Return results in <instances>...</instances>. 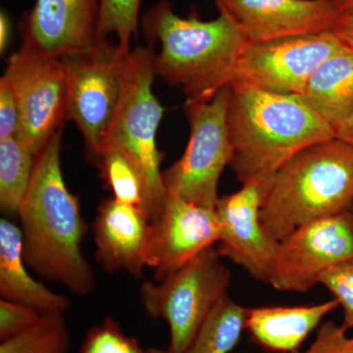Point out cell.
<instances>
[{
    "mask_svg": "<svg viewBox=\"0 0 353 353\" xmlns=\"http://www.w3.org/2000/svg\"><path fill=\"white\" fill-rule=\"evenodd\" d=\"M62 129L36 157L31 183L18 216L26 264L41 277L79 296L95 288L92 267L83 256L87 225L78 199L70 192L60 162Z\"/></svg>",
    "mask_w": 353,
    "mask_h": 353,
    "instance_id": "obj_1",
    "label": "cell"
},
{
    "mask_svg": "<svg viewBox=\"0 0 353 353\" xmlns=\"http://www.w3.org/2000/svg\"><path fill=\"white\" fill-rule=\"evenodd\" d=\"M228 126L231 167L241 185L273 181L309 146L336 138L334 129L301 95L276 94L230 83Z\"/></svg>",
    "mask_w": 353,
    "mask_h": 353,
    "instance_id": "obj_2",
    "label": "cell"
},
{
    "mask_svg": "<svg viewBox=\"0 0 353 353\" xmlns=\"http://www.w3.org/2000/svg\"><path fill=\"white\" fill-rule=\"evenodd\" d=\"M143 28L152 50L155 75L181 88L189 101H208L229 85L241 54L250 43L240 26L225 11L212 21L196 11L182 18L162 0L143 15Z\"/></svg>",
    "mask_w": 353,
    "mask_h": 353,
    "instance_id": "obj_3",
    "label": "cell"
},
{
    "mask_svg": "<svg viewBox=\"0 0 353 353\" xmlns=\"http://www.w3.org/2000/svg\"><path fill=\"white\" fill-rule=\"evenodd\" d=\"M353 205V145L334 138L309 146L278 171L261 221L276 241L311 221L340 214Z\"/></svg>",
    "mask_w": 353,
    "mask_h": 353,
    "instance_id": "obj_4",
    "label": "cell"
},
{
    "mask_svg": "<svg viewBox=\"0 0 353 353\" xmlns=\"http://www.w3.org/2000/svg\"><path fill=\"white\" fill-rule=\"evenodd\" d=\"M155 76L152 48H132L126 58L119 106L103 146L118 148L139 171L145 187L143 210L152 222L168 196L160 170L163 154L157 145L164 108L153 92Z\"/></svg>",
    "mask_w": 353,
    "mask_h": 353,
    "instance_id": "obj_5",
    "label": "cell"
},
{
    "mask_svg": "<svg viewBox=\"0 0 353 353\" xmlns=\"http://www.w3.org/2000/svg\"><path fill=\"white\" fill-rule=\"evenodd\" d=\"M212 248L161 282H145L141 299L146 313L168 325L171 353H183L217 304L227 296L231 272Z\"/></svg>",
    "mask_w": 353,
    "mask_h": 353,
    "instance_id": "obj_6",
    "label": "cell"
},
{
    "mask_svg": "<svg viewBox=\"0 0 353 353\" xmlns=\"http://www.w3.org/2000/svg\"><path fill=\"white\" fill-rule=\"evenodd\" d=\"M129 53L108 38L61 58L67 82V119L82 132L90 160L101 154L122 95Z\"/></svg>",
    "mask_w": 353,
    "mask_h": 353,
    "instance_id": "obj_7",
    "label": "cell"
},
{
    "mask_svg": "<svg viewBox=\"0 0 353 353\" xmlns=\"http://www.w3.org/2000/svg\"><path fill=\"white\" fill-rule=\"evenodd\" d=\"M229 102L230 85L210 101L187 99L183 110L190 123L189 143L183 157L162 172L167 194L215 208L220 176L233 154L228 126Z\"/></svg>",
    "mask_w": 353,
    "mask_h": 353,
    "instance_id": "obj_8",
    "label": "cell"
},
{
    "mask_svg": "<svg viewBox=\"0 0 353 353\" xmlns=\"http://www.w3.org/2000/svg\"><path fill=\"white\" fill-rule=\"evenodd\" d=\"M4 77L19 110L18 136L34 155L67 119V82L61 59L22 46L7 60Z\"/></svg>",
    "mask_w": 353,
    "mask_h": 353,
    "instance_id": "obj_9",
    "label": "cell"
},
{
    "mask_svg": "<svg viewBox=\"0 0 353 353\" xmlns=\"http://www.w3.org/2000/svg\"><path fill=\"white\" fill-rule=\"evenodd\" d=\"M345 46L332 30L250 43L231 83L271 94L303 95L317 67Z\"/></svg>",
    "mask_w": 353,
    "mask_h": 353,
    "instance_id": "obj_10",
    "label": "cell"
},
{
    "mask_svg": "<svg viewBox=\"0 0 353 353\" xmlns=\"http://www.w3.org/2000/svg\"><path fill=\"white\" fill-rule=\"evenodd\" d=\"M353 257V213L311 221L279 241L269 284L281 292H306L324 272Z\"/></svg>",
    "mask_w": 353,
    "mask_h": 353,
    "instance_id": "obj_11",
    "label": "cell"
},
{
    "mask_svg": "<svg viewBox=\"0 0 353 353\" xmlns=\"http://www.w3.org/2000/svg\"><path fill=\"white\" fill-rule=\"evenodd\" d=\"M272 182L245 183L239 192L219 197L215 206L220 224L218 252L264 283L269 282L279 246L260 216Z\"/></svg>",
    "mask_w": 353,
    "mask_h": 353,
    "instance_id": "obj_12",
    "label": "cell"
},
{
    "mask_svg": "<svg viewBox=\"0 0 353 353\" xmlns=\"http://www.w3.org/2000/svg\"><path fill=\"white\" fill-rule=\"evenodd\" d=\"M220 239L215 208H203L168 194L163 210L152 222L148 267L161 282Z\"/></svg>",
    "mask_w": 353,
    "mask_h": 353,
    "instance_id": "obj_13",
    "label": "cell"
},
{
    "mask_svg": "<svg viewBox=\"0 0 353 353\" xmlns=\"http://www.w3.org/2000/svg\"><path fill=\"white\" fill-rule=\"evenodd\" d=\"M101 0H36L23 15L22 46L59 58L90 48L99 39Z\"/></svg>",
    "mask_w": 353,
    "mask_h": 353,
    "instance_id": "obj_14",
    "label": "cell"
},
{
    "mask_svg": "<svg viewBox=\"0 0 353 353\" xmlns=\"http://www.w3.org/2000/svg\"><path fill=\"white\" fill-rule=\"evenodd\" d=\"M250 43L330 31L339 17L327 0H215Z\"/></svg>",
    "mask_w": 353,
    "mask_h": 353,
    "instance_id": "obj_15",
    "label": "cell"
},
{
    "mask_svg": "<svg viewBox=\"0 0 353 353\" xmlns=\"http://www.w3.org/2000/svg\"><path fill=\"white\" fill-rule=\"evenodd\" d=\"M95 259L104 270L141 278L148 267L152 221L143 208L113 197L99 205L94 224Z\"/></svg>",
    "mask_w": 353,
    "mask_h": 353,
    "instance_id": "obj_16",
    "label": "cell"
},
{
    "mask_svg": "<svg viewBox=\"0 0 353 353\" xmlns=\"http://www.w3.org/2000/svg\"><path fill=\"white\" fill-rule=\"evenodd\" d=\"M339 306L334 299L316 305L246 308L245 330L269 352L296 353L308 334Z\"/></svg>",
    "mask_w": 353,
    "mask_h": 353,
    "instance_id": "obj_17",
    "label": "cell"
},
{
    "mask_svg": "<svg viewBox=\"0 0 353 353\" xmlns=\"http://www.w3.org/2000/svg\"><path fill=\"white\" fill-rule=\"evenodd\" d=\"M21 229L8 219L0 221V294L1 299L25 304L43 314H63L69 301L30 275L23 254Z\"/></svg>",
    "mask_w": 353,
    "mask_h": 353,
    "instance_id": "obj_18",
    "label": "cell"
},
{
    "mask_svg": "<svg viewBox=\"0 0 353 353\" xmlns=\"http://www.w3.org/2000/svg\"><path fill=\"white\" fill-rule=\"evenodd\" d=\"M304 102L334 129L353 113V50L345 46L309 78Z\"/></svg>",
    "mask_w": 353,
    "mask_h": 353,
    "instance_id": "obj_19",
    "label": "cell"
},
{
    "mask_svg": "<svg viewBox=\"0 0 353 353\" xmlns=\"http://www.w3.org/2000/svg\"><path fill=\"white\" fill-rule=\"evenodd\" d=\"M36 155L18 134L0 139V208L18 215L31 183Z\"/></svg>",
    "mask_w": 353,
    "mask_h": 353,
    "instance_id": "obj_20",
    "label": "cell"
},
{
    "mask_svg": "<svg viewBox=\"0 0 353 353\" xmlns=\"http://www.w3.org/2000/svg\"><path fill=\"white\" fill-rule=\"evenodd\" d=\"M246 308L225 296L183 353H230L245 330Z\"/></svg>",
    "mask_w": 353,
    "mask_h": 353,
    "instance_id": "obj_21",
    "label": "cell"
},
{
    "mask_svg": "<svg viewBox=\"0 0 353 353\" xmlns=\"http://www.w3.org/2000/svg\"><path fill=\"white\" fill-rule=\"evenodd\" d=\"M115 201L143 209L145 187L134 165L121 150L106 146L94 160Z\"/></svg>",
    "mask_w": 353,
    "mask_h": 353,
    "instance_id": "obj_22",
    "label": "cell"
},
{
    "mask_svg": "<svg viewBox=\"0 0 353 353\" xmlns=\"http://www.w3.org/2000/svg\"><path fill=\"white\" fill-rule=\"evenodd\" d=\"M71 336L62 314H43L25 332L1 341L0 353H68Z\"/></svg>",
    "mask_w": 353,
    "mask_h": 353,
    "instance_id": "obj_23",
    "label": "cell"
},
{
    "mask_svg": "<svg viewBox=\"0 0 353 353\" xmlns=\"http://www.w3.org/2000/svg\"><path fill=\"white\" fill-rule=\"evenodd\" d=\"M141 0H101L99 38L115 34L124 53L131 52V41L138 32Z\"/></svg>",
    "mask_w": 353,
    "mask_h": 353,
    "instance_id": "obj_24",
    "label": "cell"
},
{
    "mask_svg": "<svg viewBox=\"0 0 353 353\" xmlns=\"http://www.w3.org/2000/svg\"><path fill=\"white\" fill-rule=\"evenodd\" d=\"M139 341L124 333L112 318L106 317L88 331L80 353H139Z\"/></svg>",
    "mask_w": 353,
    "mask_h": 353,
    "instance_id": "obj_25",
    "label": "cell"
},
{
    "mask_svg": "<svg viewBox=\"0 0 353 353\" xmlns=\"http://www.w3.org/2000/svg\"><path fill=\"white\" fill-rule=\"evenodd\" d=\"M319 284L332 292L343 308V319L341 326L347 332L353 329V257L324 272Z\"/></svg>",
    "mask_w": 353,
    "mask_h": 353,
    "instance_id": "obj_26",
    "label": "cell"
},
{
    "mask_svg": "<svg viewBox=\"0 0 353 353\" xmlns=\"http://www.w3.org/2000/svg\"><path fill=\"white\" fill-rule=\"evenodd\" d=\"M43 313L31 306L1 299L0 301V341L17 336L31 328Z\"/></svg>",
    "mask_w": 353,
    "mask_h": 353,
    "instance_id": "obj_27",
    "label": "cell"
},
{
    "mask_svg": "<svg viewBox=\"0 0 353 353\" xmlns=\"http://www.w3.org/2000/svg\"><path fill=\"white\" fill-rule=\"evenodd\" d=\"M296 353H353V336H347L341 325L328 322L320 328L307 350Z\"/></svg>",
    "mask_w": 353,
    "mask_h": 353,
    "instance_id": "obj_28",
    "label": "cell"
},
{
    "mask_svg": "<svg viewBox=\"0 0 353 353\" xmlns=\"http://www.w3.org/2000/svg\"><path fill=\"white\" fill-rule=\"evenodd\" d=\"M19 134V110L6 77L0 79V139Z\"/></svg>",
    "mask_w": 353,
    "mask_h": 353,
    "instance_id": "obj_29",
    "label": "cell"
},
{
    "mask_svg": "<svg viewBox=\"0 0 353 353\" xmlns=\"http://www.w3.org/2000/svg\"><path fill=\"white\" fill-rule=\"evenodd\" d=\"M332 32L353 50V12L339 16L332 27Z\"/></svg>",
    "mask_w": 353,
    "mask_h": 353,
    "instance_id": "obj_30",
    "label": "cell"
},
{
    "mask_svg": "<svg viewBox=\"0 0 353 353\" xmlns=\"http://www.w3.org/2000/svg\"><path fill=\"white\" fill-rule=\"evenodd\" d=\"M336 138L353 145V113L334 129Z\"/></svg>",
    "mask_w": 353,
    "mask_h": 353,
    "instance_id": "obj_31",
    "label": "cell"
},
{
    "mask_svg": "<svg viewBox=\"0 0 353 353\" xmlns=\"http://www.w3.org/2000/svg\"><path fill=\"white\" fill-rule=\"evenodd\" d=\"M10 22L6 13L2 11L0 14V51L1 53L6 52L7 46H8L9 39H10Z\"/></svg>",
    "mask_w": 353,
    "mask_h": 353,
    "instance_id": "obj_32",
    "label": "cell"
},
{
    "mask_svg": "<svg viewBox=\"0 0 353 353\" xmlns=\"http://www.w3.org/2000/svg\"><path fill=\"white\" fill-rule=\"evenodd\" d=\"M339 16L353 12V0H327Z\"/></svg>",
    "mask_w": 353,
    "mask_h": 353,
    "instance_id": "obj_33",
    "label": "cell"
},
{
    "mask_svg": "<svg viewBox=\"0 0 353 353\" xmlns=\"http://www.w3.org/2000/svg\"><path fill=\"white\" fill-rule=\"evenodd\" d=\"M139 353H171L169 350H141V352Z\"/></svg>",
    "mask_w": 353,
    "mask_h": 353,
    "instance_id": "obj_34",
    "label": "cell"
},
{
    "mask_svg": "<svg viewBox=\"0 0 353 353\" xmlns=\"http://www.w3.org/2000/svg\"><path fill=\"white\" fill-rule=\"evenodd\" d=\"M350 210H352V212L353 213V205H352V209H350Z\"/></svg>",
    "mask_w": 353,
    "mask_h": 353,
    "instance_id": "obj_35",
    "label": "cell"
}]
</instances>
